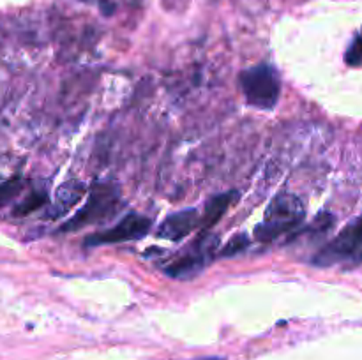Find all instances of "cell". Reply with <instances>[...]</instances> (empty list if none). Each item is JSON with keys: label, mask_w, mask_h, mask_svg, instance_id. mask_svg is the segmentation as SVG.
<instances>
[{"label": "cell", "mask_w": 362, "mask_h": 360, "mask_svg": "<svg viewBox=\"0 0 362 360\" xmlns=\"http://www.w3.org/2000/svg\"><path fill=\"white\" fill-rule=\"evenodd\" d=\"M304 219V205L296 194L281 193L271 201L264 215V221L255 228V236L260 242H271L283 233H288L299 226Z\"/></svg>", "instance_id": "cell-1"}, {"label": "cell", "mask_w": 362, "mask_h": 360, "mask_svg": "<svg viewBox=\"0 0 362 360\" xmlns=\"http://www.w3.org/2000/svg\"><path fill=\"white\" fill-rule=\"evenodd\" d=\"M119 191L112 184H94L90 194H88L87 203L66 224L60 226V232H76L83 226L105 221V219L112 217L119 210Z\"/></svg>", "instance_id": "cell-2"}, {"label": "cell", "mask_w": 362, "mask_h": 360, "mask_svg": "<svg viewBox=\"0 0 362 360\" xmlns=\"http://www.w3.org/2000/svg\"><path fill=\"white\" fill-rule=\"evenodd\" d=\"M240 88L246 95L247 102L257 108H274L281 92L278 73L269 64H257L250 69L243 71L239 76Z\"/></svg>", "instance_id": "cell-3"}, {"label": "cell", "mask_w": 362, "mask_h": 360, "mask_svg": "<svg viewBox=\"0 0 362 360\" xmlns=\"http://www.w3.org/2000/svg\"><path fill=\"white\" fill-rule=\"evenodd\" d=\"M152 221L145 215L140 214H127L126 217L120 219L115 226L105 229L101 233L90 235L85 240V246H103V244H119L129 242V240H138L151 232Z\"/></svg>", "instance_id": "cell-4"}, {"label": "cell", "mask_w": 362, "mask_h": 360, "mask_svg": "<svg viewBox=\"0 0 362 360\" xmlns=\"http://www.w3.org/2000/svg\"><path fill=\"white\" fill-rule=\"evenodd\" d=\"M362 249V215L354 219L349 226L341 229L336 235L334 240L327 244L324 249L320 251L315 261L320 265H331L334 261L345 260V258L352 256L354 253Z\"/></svg>", "instance_id": "cell-5"}, {"label": "cell", "mask_w": 362, "mask_h": 360, "mask_svg": "<svg viewBox=\"0 0 362 360\" xmlns=\"http://www.w3.org/2000/svg\"><path fill=\"white\" fill-rule=\"evenodd\" d=\"M198 221H200V214H198L197 208H186V210L170 214L159 224L158 236L172 240V242H179L180 239L187 236L197 228Z\"/></svg>", "instance_id": "cell-6"}, {"label": "cell", "mask_w": 362, "mask_h": 360, "mask_svg": "<svg viewBox=\"0 0 362 360\" xmlns=\"http://www.w3.org/2000/svg\"><path fill=\"white\" fill-rule=\"evenodd\" d=\"M87 193V187L83 186L81 182H66L57 189L55 198H53L52 208L48 210L46 217L49 219H57L60 215L66 214L69 208H73L81 198L85 196Z\"/></svg>", "instance_id": "cell-7"}, {"label": "cell", "mask_w": 362, "mask_h": 360, "mask_svg": "<svg viewBox=\"0 0 362 360\" xmlns=\"http://www.w3.org/2000/svg\"><path fill=\"white\" fill-rule=\"evenodd\" d=\"M205 251H212V249H205ZM205 251H197V253H189L186 256L179 258L175 263L170 265L166 268L172 277H186V275H193L197 274L200 268L205 267Z\"/></svg>", "instance_id": "cell-8"}, {"label": "cell", "mask_w": 362, "mask_h": 360, "mask_svg": "<svg viewBox=\"0 0 362 360\" xmlns=\"http://www.w3.org/2000/svg\"><path fill=\"white\" fill-rule=\"evenodd\" d=\"M235 194L237 193L230 191V193L218 194V196H214L211 201H209L207 208H205L204 217H202V222H204L205 228H211V226H214L216 222L221 219V215L228 210V207L232 205V201L235 200Z\"/></svg>", "instance_id": "cell-9"}, {"label": "cell", "mask_w": 362, "mask_h": 360, "mask_svg": "<svg viewBox=\"0 0 362 360\" xmlns=\"http://www.w3.org/2000/svg\"><path fill=\"white\" fill-rule=\"evenodd\" d=\"M46 201H48V196H46L45 191H35V193L28 194L21 203L16 205L13 214L16 215V217H23V215H28L34 210H37V208H41Z\"/></svg>", "instance_id": "cell-10"}, {"label": "cell", "mask_w": 362, "mask_h": 360, "mask_svg": "<svg viewBox=\"0 0 362 360\" xmlns=\"http://www.w3.org/2000/svg\"><path fill=\"white\" fill-rule=\"evenodd\" d=\"M21 189H23V180L20 176H13V179L0 182V207L9 203L13 198H16Z\"/></svg>", "instance_id": "cell-11"}, {"label": "cell", "mask_w": 362, "mask_h": 360, "mask_svg": "<svg viewBox=\"0 0 362 360\" xmlns=\"http://www.w3.org/2000/svg\"><path fill=\"white\" fill-rule=\"evenodd\" d=\"M250 246V239L246 235H235L226 242V246L221 249V256H233V254L240 253Z\"/></svg>", "instance_id": "cell-12"}, {"label": "cell", "mask_w": 362, "mask_h": 360, "mask_svg": "<svg viewBox=\"0 0 362 360\" xmlns=\"http://www.w3.org/2000/svg\"><path fill=\"white\" fill-rule=\"evenodd\" d=\"M346 64L349 66H361L362 64V30L356 35L349 52H346Z\"/></svg>", "instance_id": "cell-13"}]
</instances>
